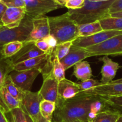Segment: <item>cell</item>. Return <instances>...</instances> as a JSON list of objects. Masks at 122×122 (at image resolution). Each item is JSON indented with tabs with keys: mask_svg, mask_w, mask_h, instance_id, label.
Listing matches in <instances>:
<instances>
[{
	"mask_svg": "<svg viewBox=\"0 0 122 122\" xmlns=\"http://www.w3.org/2000/svg\"><path fill=\"white\" fill-rule=\"evenodd\" d=\"M51 55L44 54L38 57L26 60L14 65L13 70L25 71V70H31L34 68H38L41 71L43 66H44Z\"/></svg>",
	"mask_w": 122,
	"mask_h": 122,
	"instance_id": "obj_18",
	"label": "cell"
},
{
	"mask_svg": "<svg viewBox=\"0 0 122 122\" xmlns=\"http://www.w3.org/2000/svg\"><path fill=\"white\" fill-rule=\"evenodd\" d=\"M42 100L43 99L38 92H33L30 90L25 92L21 108L25 112H27L32 117L34 122L40 113V105Z\"/></svg>",
	"mask_w": 122,
	"mask_h": 122,
	"instance_id": "obj_11",
	"label": "cell"
},
{
	"mask_svg": "<svg viewBox=\"0 0 122 122\" xmlns=\"http://www.w3.org/2000/svg\"><path fill=\"white\" fill-rule=\"evenodd\" d=\"M86 93L98 97H113L122 95V83L101 84L90 90L83 91Z\"/></svg>",
	"mask_w": 122,
	"mask_h": 122,
	"instance_id": "obj_16",
	"label": "cell"
},
{
	"mask_svg": "<svg viewBox=\"0 0 122 122\" xmlns=\"http://www.w3.org/2000/svg\"><path fill=\"white\" fill-rule=\"evenodd\" d=\"M24 46L17 54L10 57L11 62L14 65L26 60L46 54L35 46L34 42L23 43Z\"/></svg>",
	"mask_w": 122,
	"mask_h": 122,
	"instance_id": "obj_14",
	"label": "cell"
},
{
	"mask_svg": "<svg viewBox=\"0 0 122 122\" xmlns=\"http://www.w3.org/2000/svg\"><path fill=\"white\" fill-rule=\"evenodd\" d=\"M72 43L73 41H68L57 44L53 51V56L58 58L59 61L64 58L70 51Z\"/></svg>",
	"mask_w": 122,
	"mask_h": 122,
	"instance_id": "obj_30",
	"label": "cell"
},
{
	"mask_svg": "<svg viewBox=\"0 0 122 122\" xmlns=\"http://www.w3.org/2000/svg\"><path fill=\"white\" fill-rule=\"evenodd\" d=\"M0 122H9L6 114L1 107H0Z\"/></svg>",
	"mask_w": 122,
	"mask_h": 122,
	"instance_id": "obj_39",
	"label": "cell"
},
{
	"mask_svg": "<svg viewBox=\"0 0 122 122\" xmlns=\"http://www.w3.org/2000/svg\"><path fill=\"white\" fill-rule=\"evenodd\" d=\"M7 7H25L24 0H1Z\"/></svg>",
	"mask_w": 122,
	"mask_h": 122,
	"instance_id": "obj_35",
	"label": "cell"
},
{
	"mask_svg": "<svg viewBox=\"0 0 122 122\" xmlns=\"http://www.w3.org/2000/svg\"><path fill=\"white\" fill-rule=\"evenodd\" d=\"M13 67L10 58H3L0 61V87L3 85L6 76L13 70Z\"/></svg>",
	"mask_w": 122,
	"mask_h": 122,
	"instance_id": "obj_29",
	"label": "cell"
},
{
	"mask_svg": "<svg viewBox=\"0 0 122 122\" xmlns=\"http://www.w3.org/2000/svg\"><path fill=\"white\" fill-rule=\"evenodd\" d=\"M86 49L93 56H122V34Z\"/></svg>",
	"mask_w": 122,
	"mask_h": 122,
	"instance_id": "obj_5",
	"label": "cell"
},
{
	"mask_svg": "<svg viewBox=\"0 0 122 122\" xmlns=\"http://www.w3.org/2000/svg\"><path fill=\"white\" fill-rule=\"evenodd\" d=\"M32 19L25 16L19 26L13 28L2 26L0 28V44L10 42H25L32 30Z\"/></svg>",
	"mask_w": 122,
	"mask_h": 122,
	"instance_id": "obj_4",
	"label": "cell"
},
{
	"mask_svg": "<svg viewBox=\"0 0 122 122\" xmlns=\"http://www.w3.org/2000/svg\"><path fill=\"white\" fill-rule=\"evenodd\" d=\"M103 30H116L122 31V17L110 16L99 20Z\"/></svg>",
	"mask_w": 122,
	"mask_h": 122,
	"instance_id": "obj_23",
	"label": "cell"
},
{
	"mask_svg": "<svg viewBox=\"0 0 122 122\" xmlns=\"http://www.w3.org/2000/svg\"><path fill=\"white\" fill-rule=\"evenodd\" d=\"M26 16L32 19L44 16L46 13L62 7L54 0H24Z\"/></svg>",
	"mask_w": 122,
	"mask_h": 122,
	"instance_id": "obj_6",
	"label": "cell"
},
{
	"mask_svg": "<svg viewBox=\"0 0 122 122\" xmlns=\"http://www.w3.org/2000/svg\"><path fill=\"white\" fill-rule=\"evenodd\" d=\"M86 122H95L94 120H88Z\"/></svg>",
	"mask_w": 122,
	"mask_h": 122,
	"instance_id": "obj_49",
	"label": "cell"
},
{
	"mask_svg": "<svg viewBox=\"0 0 122 122\" xmlns=\"http://www.w3.org/2000/svg\"><path fill=\"white\" fill-rule=\"evenodd\" d=\"M116 122H122V115H120Z\"/></svg>",
	"mask_w": 122,
	"mask_h": 122,
	"instance_id": "obj_47",
	"label": "cell"
},
{
	"mask_svg": "<svg viewBox=\"0 0 122 122\" xmlns=\"http://www.w3.org/2000/svg\"><path fill=\"white\" fill-rule=\"evenodd\" d=\"M73 74L78 80H87L92 77V71L89 63L82 61L74 65Z\"/></svg>",
	"mask_w": 122,
	"mask_h": 122,
	"instance_id": "obj_20",
	"label": "cell"
},
{
	"mask_svg": "<svg viewBox=\"0 0 122 122\" xmlns=\"http://www.w3.org/2000/svg\"><path fill=\"white\" fill-rule=\"evenodd\" d=\"M7 8V7L4 3H2L1 1L0 2V25H2L1 19L2 18H3V16H4V13H5V11H6Z\"/></svg>",
	"mask_w": 122,
	"mask_h": 122,
	"instance_id": "obj_38",
	"label": "cell"
},
{
	"mask_svg": "<svg viewBox=\"0 0 122 122\" xmlns=\"http://www.w3.org/2000/svg\"><path fill=\"white\" fill-rule=\"evenodd\" d=\"M42 74L43 83L38 93L44 100L56 103L58 98L59 81L53 76L51 70Z\"/></svg>",
	"mask_w": 122,
	"mask_h": 122,
	"instance_id": "obj_9",
	"label": "cell"
},
{
	"mask_svg": "<svg viewBox=\"0 0 122 122\" xmlns=\"http://www.w3.org/2000/svg\"><path fill=\"white\" fill-rule=\"evenodd\" d=\"M90 1L93 2H103V1H110V0H89Z\"/></svg>",
	"mask_w": 122,
	"mask_h": 122,
	"instance_id": "obj_46",
	"label": "cell"
},
{
	"mask_svg": "<svg viewBox=\"0 0 122 122\" xmlns=\"http://www.w3.org/2000/svg\"><path fill=\"white\" fill-rule=\"evenodd\" d=\"M44 40L46 41V43L49 44V46L52 49H55L56 46L57 45V42L56 38L51 34L48 35L47 37L44 38Z\"/></svg>",
	"mask_w": 122,
	"mask_h": 122,
	"instance_id": "obj_37",
	"label": "cell"
},
{
	"mask_svg": "<svg viewBox=\"0 0 122 122\" xmlns=\"http://www.w3.org/2000/svg\"><path fill=\"white\" fill-rule=\"evenodd\" d=\"M51 121L49 120H47V118H44V117H43L41 114V113H40L34 122H51Z\"/></svg>",
	"mask_w": 122,
	"mask_h": 122,
	"instance_id": "obj_40",
	"label": "cell"
},
{
	"mask_svg": "<svg viewBox=\"0 0 122 122\" xmlns=\"http://www.w3.org/2000/svg\"><path fill=\"white\" fill-rule=\"evenodd\" d=\"M41 71L38 68H34L25 71L13 70L9 76L13 83L24 92L30 91L32 84Z\"/></svg>",
	"mask_w": 122,
	"mask_h": 122,
	"instance_id": "obj_7",
	"label": "cell"
},
{
	"mask_svg": "<svg viewBox=\"0 0 122 122\" xmlns=\"http://www.w3.org/2000/svg\"><path fill=\"white\" fill-rule=\"evenodd\" d=\"M78 37H85L92 36L103 30L99 21H96L93 23H86L78 25Z\"/></svg>",
	"mask_w": 122,
	"mask_h": 122,
	"instance_id": "obj_21",
	"label": "cell"
},
{
	"mask_svg": "<svg viewBox=\"0 0 122 122\" xmlns=\"http://www.w3.org/2000/svg\"><path fill=\"white\" fill-rule=\"evenodd\" d=\"M122 11V0H114L109 9L110 15Z\"/></svg>",
	"mask_w": 122,
	"mask_h": 122,
	"instance_id": "obj_36",
	"label": "cell"
},
{
	"mask_svg": "<svg viewBox=\"0 0 122 122\" xmlns=\"http://www.w3.org/2000/svg\"><path fill=\"white\" fill-rule=\"evenodd\" d=\"M122 31L116 30H103L92 36L85 37H78L72 43V46L78 47L86 48L93 46L105 41L114 36L122 34Z\"/></svg>",
	"mask_w": 122,
	"mask_h": 122,
	"instance_id": "obj_8",
	"label": "cell"
},
{
	"mask_svg": "<svg viewBox=\"0 0 122 122\" xmlns=\"http://www.w3.org/2000/svg\"><path fill=\"white\" fill-rule=\"evenodd\" d=\"M24 46L23 42L13 41L4 44L2 49V54L4 58H10L17 54Z\"/></svg>",
	"mask_w": 122,
	"mask_h": 122,
	"instance_id": "obj_24",
	"label": "cell"
},
{
	"mask_svg": "<svg viewBox=\"0 0 122 122\" xmlns=\"http://www.w3.org/2000/svg\"><path fill=\"white\" fill-rule=\"evenodd\" d=\"M2 86L5 87V89L13 97H15L18 101L22 102L23 97H24L25 92L21 90L19 87H17L13 83L9 74L6 76Z\"/></svg>",
	"mask_w": 122,
	"mask_h": 122,
	"instance_id": "obj_22",
	"label": "cell"
},
{
	"mask_svg": "<svg viewBox=\"0 0 122 122\" xmlns=\"http://www.w3.org/2000/svg\"><path fill=\"white\" fill-rule=\"evenodd\" d=\"M101 97L108 108L117 111L122 115V95Z\"/></svg>",
	"mask_w": 122,
	"mask_h": 122,
	"instance_id": "obj_28",
	"label": "cell"
},
{
	"mask_svg": "<svg viewBox=\"0 0 122 122\" xmlns=\"http://www.w3.org/2000/svg\"><path fill=\"white\" fill-rule=\"evenodd\" d=\"M84 122V121H81V120H76V121H73V122Z\"/></svg>",
	"mask_w": 122,
	"mask_h": 122,
	"instance_id": "obj_48",
	"label": "cell"
},
{
	"mask_svg": "<svg viewBox=\"0 0 122 122\" xmlns=\"http://www.w3.org/2000/svg\"><path fill=\"white\" fill-rule=\"evenodd\" d=\"M65 69L58 58L52 55L51 57V73L59 82L65 79Z\"/></svg>",
	"mask_w": 122,
	"mask_h": 122,
	"instance_id": "obj_26",
	"label": "cell"
},
{
	"mask_svg": "<svg viewBox=\"0 0 122 122\" xmlns=\"http://www.w3.org/2000/svg\"><path fill=\"white\" fill-rule=\"evenodd\" d=\"M50 33L56 39L57 44L74 41L78 37V25L68 13L57 16L48 17Z\"/></svg>",
	"mask_w": 122,
	"mask_h": 122,
	"instance_id": "obj_3",
	"label": "cell"
},
{
	"mask_svg": "<svg viewBox=\"0 0 122 122\" xmlns=\"http://www.w3.org/2000/svg\"><path fill=\"white\" fill-rule=\"evenodd\" d=\"M85 0H68L65 7L68 10H76L83 7Z\"/></svg>",
	"mask_w": 122,
	"mask_h": 122,
	"instance_id": "obj_34",
	"label": "cell"
},
{
	"mask_svg": "<svg viewBox=\"0 0 122 122\" xmlns=\"http://www.w3.org/2000/svg\"><path fill=\"white\" fill-rule=\"evenodd\" d=\"M32 25V30L23 43H31L44 39L48 35L50 34L48 16H43L33 19Z\"/></svg>",
	"mask_w": 122,
	"mask_h": 122,
	"instance_id": "obj_10",
	"label": "cell"
},
{
	"mask_svg": "<svg viewBox=\"0 0 122 122\" xmlns=\"http://www.w3.org/2000/svg\"><path fill=\"white\" fill-rule=\"evenodd\" d=\"M81 92L78 83L65 79L59 82L57 100L65 101L77 96Z\"/></svg>",
	"mask_w": 122,
	"mask_h": 122,
	"instance_id": "obj_17",
	"label": "cell"
},
{
	"mask_svg": "<svg viewBox=\"0 0 122 122\" xmlns=\"http://www.w3.org/2000/svg\"><path fill=\"white\" fill-rule=\"evenodd\" d=\"M34 44L37 48L44 51L46 54L50 55L53 54V51L54 49L50 47L49 44L46 43V41L44 39L36 41L34 42Z\"/></svg>",
	"mask_w": 122,
	"mask_h": 122,
	"instance_id": "obj_33",
	"label": "cell"
},
{
	"mask_svg": "<svg viewBox=\"0 0 122 122\" xmlns=\"http://www.w3.org/2000/svg\"><path fill=\"white\" fill-rule=\"evenodd\" d=\"M1 0H0V2H1Z\"/></svg>",
	"mask_w": 122,
	"mask_h": 122,
	"instance_id": "obj_52",
	"label": "cell"
},
{
	"mask_svg": "<svg viewBox=\"0 0 122 122\" xmlns=\"http://www.w3.org/2000/svg\"><path fill=\"white\" fill-rule=\"evenodd\" d=\"M26 16L25 8L8 7L1 19L3 26L13 28L20 25Z\"/></svg>",
	"mask_w": 122,
	"mask_h": 122,
	"instance_id": "obj_13",
	"label": "cell"
},
{
	"mask_svg": "<svg viewBox=\"0 0 122 122\" xmlns=\"http://www.w3.org/2000/svg\"><path fill=\"white\" fill-rule=\"evenodd\" d=\"M56 110V103L50 101L43 99L40 105L41 114L49 120H52L53 115Z\"/></svg>",
	"mask_w": 122,
	"mask_h": 122,
	"instance_id": "obj_27",
	"label": "cell"
},
{
	"mask_svg": "<svg viewBox=\"0 0 122 122\" xmlns=\"http://www.w3.org/2000/svg\"><path fill=\"white\" fill-rule=\"evenodd\" d=\"M92 56V54L86 49L72 46L68 53L64 58L60 60V62L64 66L65 71H66L71 67L74 66L77 63Z\"/></svg>",
	"mask_w": 122,
	"mask_h": 122,
	"instance_id": "obj_12",
	"label": "cell"
},
{
	"mask_svg": "<svg viewBox=\"0 0 122 122\" xmlns=\"http://www.w3.org/2000/svg\"><path fill=\"white\" fill-rule=\"evenodd\" d=\"M3 44H0V61H1L2 59L4 58L3 54H2V49H3Z\"/></svg>",
	"mask_w": 122,
	"mask_h": 122,
	"instance_id": "obj_45",
	"label": "cell"
},
{
	"mask_svg": "<svg viewBox=\"0 0 122 122\" xmlns=\"http://www.w3.org/2000/svg\"><path fill=\"white\" fill-rule=\"evenodd\" d=\"M78 84L79 86L80 89V91L83 92L86 91V90H90L92 88L101 85L102 84L101 82L92 79V78H89L87 80L82 81L81 83H78Z\"/></svg>",
	"mask_w": 122,
	"mask_h": 122,
	"instance_id": "obj_32",
	"label": "cell"
},
{
	"mask_svg": "<svg viewBox=\"0 0 122 122\" xmlns=\"http://www.w3.org/2000/svg\"><path fill=\"white\" fill-rule=\"evenodd\" d=\"M110 16L112 17H122V11H120V12L114 13H112L110 15Z\"/></svg>",
	"mask_w": 122,
	"mask_h": 122,
	"instance_id": "obj_43",
	"label": "cell"
},
{
	"mask_svg": "<svg viewBox=\"0 0 122 122\" xmlns=\"http://www.w3.org/2000/svg\"><path fill=\"white\" fill-rule=\"evenodd\" d=\"M2 26H2V25H0V28H1V27H2Z\"/></svg>",
	"mask_w": 122,
	"mask_h": 122,
	"instance_id": "obj_51",
	"label": "cell"
},
{
	"mask_svg": "<svg viewBox=\"0 0 122 122\" xmlns=\"http://www.w3.org/2000/svg\"><path fill=\"white\" fill-rule=\"evenodd\" d=\"M110 83L111 84H117V83H122V78H119V79L116 80H112V81L110 82Z\"/></svg>",
	"mask_w": 122,
	"mask_h": 122,
	"instance_id": "obj_44",
	"label": "cell"
},
{
	"mask_svg": "<svg viewBox=\"0 0 122 122\" xmlns=\"http://www.w3.org/2000/svg\"><path fill=\"white\" fill-rule=\"evenodd\" d=\"M120 114L112 109H107L99 112L94 118L95 122H116Z\"/></svg>",
	"mask_w": 122,
	"mask_h": 122,
	"instance_id": "obj_25",
	"label": "cell"
},
{
	"mask_svg": "<svg viewBox=\"0 0 122 122\" xmlns=\"http://www.w3.org/2000/svg\"><path fill=\"white\" fill-rule=\"evenodd\" d=\"M7 114L10 115V119L8 118L9 122H26L24 112L21 107L13 109Z\"/></svg>",
	"mask_w": 122,
	"mask_h": 122,
	"instance_id": "obj_31",
	"label": "cell"
},
{
	"mask_svg": "<svg viewBox=\"0 0 122 122\" xmlns=\"http://www.w3.org/2000/svg\"><path fill=\"white\" fill-rule=\"evenodd\" d=\"M51 122H55V121H54L53 120H52V121H51Z\"/></svg>",
	"mask_w": 122,
	"mask_h": 122,
	"instance_id": "obj_50",
	"label": "cell"
},
{
	"mask_svg": "<svg viewBox=\"0 0 122 122\" xmlns=\"http://www.w3.org/2000/svg\"><path fill=\"white\" fill-rule=\"evenodd\" d=\"M22 102L13 97L3 86L0 87V107L5 114L16 108L21 107Z\"/></svg>",
	"mask_w": 122,
	"mask_h": 122,
	"instance_id": "obj_19",
	"label": "cell"
},
{
	"mask_svg": "<svg viewBox=\"0 0 122 122\" xmlns=\"http://www.w3.org/2000/svg\"><path fill=\"white\" fill-rule=\"evenodd\" d=\"M23 112H24V114H25V118H26V122H34V120L32 119V117H30V116H29L27 112H25L24 111H23Z\"/></svg>",
	"mask_w": 122,
	"mask_h": 122,
	"instance_id": "obj_42",
	"label": "cell"
},
{
	"mask_svg": "<svg viewBox=\"0 0 122 122\" xmlns=\"http://www.w3.org/2000/svg\"><path fill=\"white\" fill-rule=\"evenodd\" d=\"M98 96L81 92L74 98L65 101L57 100L53 118L56 122H70L76 120L87 122L90 105Z\"/></svg>",
	"mask_w": 122,
	"mask_h": 122,
	"instance_id": "obj_1",
	"label": "cell"
},
{
	"mask_svg": "<svg viewBox=\"0 0 122 122\" xmlns=\"http://www.w3.org/2000/svg\"><path fill=\"white\" fill-rule=\"evenodd\" d=\"M114 1L93 2L85 0L83 7L76 10H69L68 13L78 25L93 23L110 17L109 9Z\"/></svg>",
	"mask_w": 122,
	"mask_h": 122,
	"instance_id": "obj_2",
	"label": "cell"
},
{
	"mask_svg": "<svg viewBox=\"0 0 122 122\" xmlns=\"http://www.w3.org/2000/svg\"><path fill=\"white\" fill-rule=\"evenodd\" d=\"M56 3L60 5L61 6L65 7V4H66V2L68 1V0H54Z\"/></svg>",
	"mask_w": 122,
	"mask_h": 122,
	"instance_id": "obj_41",
	"label": "cell"
},
{
	"mask_svg": "<svg viewBox=\"0 0 122 122\" xmlns=\"http://www.w3.org/2000/svg\"><path fill=\"white\" fill-rule=\"evenodd\" d=\"M99 60L103 62L101 71L102 76L101 83L102 84L110 83L116 77L117 70L120 68V66L108 56H104L99 58Z\"/></svg>",
	"mask_w": 122,
	"mask_h": 122,
	"instance_id": "obj_15",
	"label": "cell"
}]
</instances>
